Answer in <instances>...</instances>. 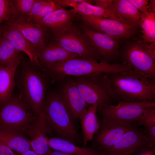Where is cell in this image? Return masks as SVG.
Masks as SVG:
<instances>
[{
  "label": "cell",
  "instance_id": "d6986e66",
  "mask_svg": "<svg viewBox=\"0 0 155 155\" xmlns=\"http://www.w3.org/2000/svg\"><path fill=\"white\" fill-rule=\"evenodd\" d=\"M37 56L42 69L55 63L68 59L81 57L67 51L60 46L51 42L37 51Z\"/></svg>",
  "mask_w": 155,
  "mask_h": 155
},
{
  "label": "cell",
  "instance_id": "ba28073f",
  "mask_svg": "<svg viewBox=\"0 0 155 155\" xmlns=\"http://www.w3.org/2000/svg\"><path fill=\"white\" fill-rule=\"evenodd\" d=\"M127 42L119 51L122 61L129 65L134 71L155 81V52L141 39H132Z\"/></svg>",
  "mask_w": 155,
  "mask_h": 155
},
{
  "label": "cell",
  "instance_id": "d4e9b609",
  "mask_svg": "<svg viewBox=\"0 0 155 155\" xmlns=\"http://www.w3.org/2000/svg\"><path fill=\"white\" fill-rule=\"evenodd\" d=\"M0 140L16 152L32 150L29 141L24 136L11 129L0 127Z\"/></svg>",
  "mask_w": 155,
  "mask_h": 155
},
{
  "label": "cell",
  "instance_id": "7a4b0ae2",
  "mask_svg": "<svg viewBox=\"0 0 155 155\" xmlns=\"http://www.w3.org/2000/svg\"><path fill=\"white\" fill-rule=\"evenodd\" d=\"M42 69L53 82L59 81L66 76L127 72L130 70L129 66L124 62L111 64L103 59L98 62L95 59L82 57L68 59L53 63Z\"/></svg>",
  "mask_w": 155,
  "mask_h": 155
},
{
  "label": "cell",
  "instance_id": "5bb4252c",
  "mask_svg": "<svg viewBox=\"0 0 155 155\" xmlns=\"http://www.w3.org/2000/svg\"><path fill=\"white\" fill-rule=\"evenodd\" d=\"M100 124L93 147L99 151L113 145L126 133L138 126L136 125L103 119H101Z\"/></svg>",
  "mask_w": 155,
  "mask_h": 155
},
{
  "label": "cell",
  "instance_id": "83f0119b",
  "mask_svg": "<svg viewBox=\"0 0 155 155\" xmlns=\"http://www.w3.org/2000/svg\"><path fill=\"white\" fill-rule=\"evenodd\" d=\"M136 125L142 126L148 139V146L155 149V107L146 111Z\"/></svg>",
  "mask_w": 155,
  "mask_h": 155
},
{
  "label": "cell",
  "instance_id": "9a60e30c",
  "mask_svg": "<svg viewBox=\"0 0 155 155\" xmlns=\"http://www.w3.org/2000/svg\"><path fill=\"white\" fill-rule=\"evenodd\" d=\"M58 82L57 92L72 120L79 119L88 108V104L82 96L73 82L66 76Z\"/></svg>",
  "mask_w": 155,
  "mask_h": 155
},
{
  "label": "cell",
  "instance_id": "9c48e42d",
  "mask_svg": "<svg viewBox=\"0 0 155 155\" xmlns=\"http://www.w3.org/2000/svg\"><path fill=\"white\" fill-rule=\"evenodd\" d=\"M97 111L101 119L135 125L146 111L155 107V102L144 101L131 102L119 101Z\"/></svg>",
  "mask_w": 155,
  "mask_h": 155
},
{
  "label": "cell",
  "instance_id": "e575fe53",
  "mask_svg": "<svg viewBox=\"0 0 155 155\" xmlns=\"http://www.w3.org/2000/svg\"><path fill=\"white\" fill-rule=\"evenodd\" d=\"M148 7L149 12H155V1L154 0L149 1Z\"/></svg>",
  "mask_w": 155,
  "mask_h": 155
},
{
  "label": "cell",
  "instance_id": "8d00e7d4",
  "mask_svg": "<svg viewBox=\"0 0 155 155\" xmlns=\"http://www.w3.org/2000/svg\"><path fill=\"white\" fill-rule=\"evenodd\" d=\"M48 155H71L62 152L53 150Z\"/></svg>",
  "mask_w": 155,
  "mask_h": 155
},
{
  "label": "cell",
  "instance_id": "1f68e13d",
  "mask_svg": "<svg viewBox=\"0 0 155 155\" xmlns=\"http://www.w3.org/2000/svg\"><path fill=\"white\" fill-rule=\"evenodd\" d=\"M142 14L148 12V0H128Z\"/></svg>",
  "mask_w": 155,
  "mask_h": 155
},
{
  "label": "cell",
  "instance_id": "e0dca14e",
  "mask_svg": "<svg viewBox=\"0 0 155 155\" xmlns=\"http://www.w3.org/2000/svg\"><path fill=\"white\" fill-rule=\"evenodd\" d=\"M0 27L2 36L11 41L17 51L25 53L29 57L30 62L42 68L38 60L37 50L20 31L4 21Z\"/></svg>",
  "mask_w": 155,
  "mask_h": 155
},
{
  "label": "cell",
  "instance_id": "5b68a950",
  "mask_svg": "<svg viewBox=\"0 0 155 155\" xmlns=\"http://www.w3.org/2000/svg\"><path fill=\"white\" fill-rule=\"evenodd\" d=\"M69 76L88 105L97 104V111L112 105L115 101L110 82L106 73Z\"/></svg>",
  "mask_w": 155,
  "mask_h": 155
},
{
  "label": "cell",
  "instance_id": "d6a6232c",
  "mask_svg": "<svg viewBox=\"0 0 155 155\" xmlns=\"http://www.w3.org/2000/svg\"><path fill=\"white\" fill-rule=\"evenodd\" d=\"M112 0H94L93 4L105 9H109L113 6Z\"/></svg>",
  "mask_w": 155,
  "mask_h": 155
},
{
  "label": "cell",
  "instance_id": "52a82bcc",
  "mask_svg": "<svg viewBox=\"0 0 155 155\" xmlns=\"http://www.w3.org/2000/svg\"><path fill=\"white\" fill-rule=\"evenodd\" d=\"M14 90L8 101L0 109V127L22 134L38 115L34 114L18 92H15Z\"/></svg>",
  "mask_w": 155,
  "mask_h": 155
},
{
  "label": "cell",
  "instance_id": "f546056e",
  "mask_svg": "<svg viewBox=\"0 0 155 155\" xmlns=\"http://www.w3.org/2000/svg\"><path fill=\"white\" fill-rule=\"evenodd\" d=\"M13 15L27 18L31 11L36 0H11Z\"/></svg>",
  "mask_w": 155,
  "mask_h": 155
},
{
  "label": "cell",
  "instance_id": "2e32d148",
  "mask_svg": "<svg viewBox=\"0 0 155 155\" xmlns=\"http://www.w3.org/2000/svg\"><path fill=\"white\" fill-rule=\"evenodd\" d=\"M22 134L29 141L32 150L38 154L48 155L53 150L47 143L51 134L42 111Z\"/></svg>",
  "mask_w": 155,
  "mask_h": 155
},
{
  "label": "cell",
  "instance_id": "4fadbf2b",
  "mask_svg": "<svg viewBox=\"0 0 155 155\" xmlns=\"http://www.w3.org/2000/svg\"><path fill=\"white\" fill-rule=\"evenodd\" d=\"M4 21L20 31L37 51L48 44L51 40L52 34L51 31L36 22L13 15Z\"/></svg>",
  "mask_w": 155,
  "mask_h": 155
},
{
  "label": "cell",
  "instance_id": "4316f807",
  "mask_svg": "<svg viewBox=\"0 0 155 155\" xmlns=\"http://www.w3.org/2000/svg\"><path fill=\"white\" fill-rule=\"evenodd\" d=\"M61 9L64 7L53 0H36L31 11L26 19L36 22L51 12Z\"/></svg>",
  "mask_w": 155,
  "mask_h": 155
},
{
  "label": "cell",
  "instance_id": "6da1fadb",
  "mask_svg": "<svg viewBox=\"0 0 155 155\" xmlns=\"http://www.w3.org/2000/svg\"><path fill=\"white\" fill-rule=\"evenodd\" d=\"M15 80L18 94L34 114L39 115L50 79L42 68L24 60L23 57L16 70Z\"/></svg>",
  "mask_w": 155,
  "mask_h": 155
},
{
  "label": "cell",
  "instance_id": "7402d4cb",
  "mask_svg": "<svg viewBox=\"0 0 155 155\" xmlns=\"http://www.w3.org/2000/svg\"><path fill=\"white\" fill-rule=\"evenodd\" d=\"M113 4L122 22L133 27H140L142 14L128 0H114Z\"/></svg>",
  "mask_w": 155,
  "mask_h": 155
},
{
  "label": "cell",
  "instance_id": "30bf717a",
  "mask_svg": "<svg viewBox=\"0 0 155 155\" xmlns=\"http://www.w3.org/2000/svg\"><path fill=\"white\" fill-rule=\"evenodd\" d=\"M78 15V19L88 27L119 40L132 38L139 32L137 28L114 19Z\"/></svg>",
  "mask_w": 155,
  "mask_h": 155
},
{
  "label": "cell",
  "instance_id": "484cf974",
  "mask_svg": "<svg viewBox=\"0 0 155 155\" xmlns=\"http://www.w3.org/2000/svg\"><path fill=\"white\" fill-rule=\"evenodd\" d=\"M140 27L141 40L152 50L155 51V12H148L142 14Z\"/></svg>",
  "mask_w": 155,
  "mask_h": 155
},
{
  "label": "cell",
  "instance_id": "836d02e7",
  "mask_svg": "<svg viewBox=\"0 0 155 155\" xmlns=\"http://www.w3.org/2000/svg\"><path fill=\"white\" fill-rule=\"evenodd\" d=\"M0 155H16L12 150L0 140Z\"/></svg>",
  "mask_w": 155,
  "mask_h": 155
},
{
  "label": "cell",
  "instance_id": "7c38bea8",
  "mask_svg": "<svg viewBox=\"0 0 155 155\" xmlns=\"http://www.w3.org/2000/svg\"><path fill=\"white\" fill-rule=\"evenodd\" d=\"M77 23L82 33L101 59L109 62L119 56V40L104 33L93 30L79 19Z\"/></svg>",
  "mask_w": 155,
  "mask_h": 155
},
{
  "label": "cell",
  "instance_id": "4dcf8cb0",
  "mask_svg": "<svg viewBox=\"0 0 155 155\" xmlns=\"http://www.w3.org/2000/svg\"><path fill=\"white\" fill-rule=\"evenodd\" d=\"M13 15L11 0H0V25Z\"/></svg>",
  "mask_w": 155,
  "mask_h": 155
},
{
  "label": "cell",
  "instance_id": "8fae6325",
  "mask_svg": "<svg viewBox=\"0 0 155 155\" xmlns=\"http://www.w3.org/2000/svg\"><path fill=\"white\" fill-rule=\"evenodd\" d=\"M150 149L144 131L137 127L126 133L113 145L99 151L102 155H130Z\"/></svg>",
  "mask_w": 155,
  "mask_h": 155
},
{
  "label": "cell",
  "instance_id": "8992f818",
  "mask_svg": "<svg viewBox=\"0 0 155 155\" xmlns=\"http://www.w3.org/2000/svg\"><path fill=\"white\" fill-rule=\"evenodd\" d=\"M73 20L52 31V36L50 42L81 57L97 61L101 60L97 52L89 44L77 23Z\"/></svg>",
  "mask_w": 155,
  "mask_h": 155
},
{
  "label": "cell",
  "instance_id": "277c9868",
  "mask_svg": "<svg viewBox=\"0 0 155 155\" xmlns=\"http://www.w3.org/2000/svg\"><path fill=\"white\" fill-rule=\"evenodd\" d=\"M42 111L51 134L74 144L80 142L73 120L57 91H47Z\"/></svg>",
  "mask_w": 155,
  "mask_h": 155
},
{
  "label": "cell",
  "instance_id": "74e56055",
  "mask_svg": "<svg viewBox=\"0 0 155 155\" xmlns=\"http://www.w3.org/2000/svg\"><path fill=\"white\" fill-rule=\"evenodd\" d=\"M155 149H150L140 153V155H155Z\"/></svg>",
  "mask_w": 155,
  "mask_h": 155
},
{
  "label": "cell",
  "instance_id": "d590c367",
  "mask_svg": "<svg viewBox=\"0 0 155 155\" xmlns=\"http://www.w3.org/2000/svg\"><path fill=\"white\" fill-rule=\"evenodd\" d=\"M16 155H39L32 150H29L23 152H15Z\"/></svg>",
  "mask_w": 155,
  "mask_h": 155
},
{
  "label": "cell",
  "instance_id": "3957f363",
  "mask_svg": "<svg viewBox=\"0 0 155 155\" xmlns=\"http://www.w3.org/2000/svg\"><path fill=\"white\" fill-rule=\"evenodd\" d=\"M115 101L155 102V81L138 73H106Z\"/></svg>",
  "mask_w": 155,
  "mask_h": 155
},
{
  "label": "cell",
  "instance_id": "ffe728a7",
  "mask_svg": "<svg viewBox=\"0 0 155 155\" xmlns=\"http://www.w3.org/2000/svg\"><path fill=\"white\" fill-rule=\"evenodd\" d=\"M81 0H71L68 3L67 7L73 8L76 13L79 15L96 16L121 21L114 5L109 9H105L92 5L93 0H86L81 2Z\"/></svg>",
  "mask_w": 155,
  "mask_h": 155
},
{
  "label": "cell",
  "instance_id": "f35d334b",
  "mask_svg": "<svg viewBox=\"0 0 155 155\" xmlns=\"http://www.w3.org/2000/svg\"><path fill=\"white\" fill-rule=\"evenodd\" d=\"M2 35L1 33V30L0 27V49L2 42Z\"/></svg>",
  "mask_w": 155,
  "mask_h": 155
},
{
  "label": "cell",
  "instance_id": "f1b7e54d",
  "mask_svg": "<svg viewBox=\"0 0 155 155\" xmlns=\"http://www.w3.org/2000/svg\"><path fill=\"white\" fill-rule=\"evenodd\" d=\"M23 56L22 53L16 49L11 41L2 36L0 49V66H7Z\"/></svg>",
  "mask_w": 155,
  "mask_h": 155
},
{
  "label": "cell",
  "instance_id": "cb8c5ba5",
  "mask_svg": "<svg viewBox=\"0 0 155 155\" xmlns=\"http://www.w3.org/2000/svg\"><path fill=\"white\" fill-rule=\"evenodd\" d=\"M76 15L73 9H59L51 12L36 22L45 27L52 32L74 20Z\"/></svg>",
  "mask_w": 155,
  "mask_h": 155
},
{
  "label": "cell",
  "instance_id": "603a6c76",
  "mask_svg": "<svg viewBox=\"0 0 155 155\" xmlns=\"http://www.w3.org/2000/svg\"><path fill=\"white\" fill-rule=\"evenodd\" d=\"M47 142L52 149L71 155H102L94 147H81L69 141L56 137L48 138Z\"/></svg>",
  "mask_w": 155,
  "mask_h": 155
},
{
  "label": "cell",
  "instance_id": "ab89813d",
  "mask_svg": "<svg viewBox=\"0 0 155 155\" xmlns=\"http://www.w3.org/2000/svg\"></svg>",
  "mask_w": 155,
  "mask_h": 155
},
{
  "label": "cell",
  "instance_id": "ac0fdd59",
  "mask_svg": "<svg viewBox=\"0 0 155 155\" xmlns=\"http://www.w3.org/2000/svg\"><path fill=\"white\" fill-rule=\"evenodd\" d=\"M23 56L9 65L0 66V108L11 96L16 87L15 74Z\"/></svg>",
  "mask_w": 155,
  "mask_h": 155
},
{
  "label": "cell",
  "instance_id": "44dd1931",
  "mask_svg": "<svg viewBox=\"0 0 155 155\" xmlns=\"http://www.w3.org/2000/svg\"><path fill=\"white\" fill-rule=\"evenodd\" d=\"M97 108V103L91 105L79 119L83 135V147H86L88 142L92 139L100 128L96 114Z\"/></svg>",
  "mask_w": 155,
  "mask_h": 155
}]
</instances>
